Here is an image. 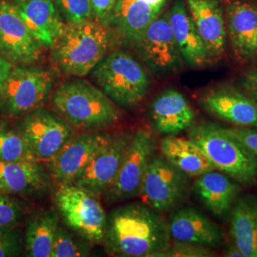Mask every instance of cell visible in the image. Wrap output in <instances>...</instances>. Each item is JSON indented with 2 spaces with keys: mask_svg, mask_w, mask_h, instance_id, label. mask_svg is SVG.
I'll use <instances>...</instances> for the list:
<instances>
[{
  "mask_svg": "<svg viewBox=\"0 0 257 257\" xmlns=\"http://www.w3.org/2000/svg\"><path fill=\"white\" fill-rule=\"evenodd\" d=\"M156 147V140L151 131L141 128L134 132L119 171L103 194L106 202H124L140 194L143 177Z\"/></svg>",
  "mask_w": 257,
  "mask_h": 257,
  "instance_id": "9",
  "label": "cell"
},
{
  "mask_svg": "<svg viewBox=\"0 0 257 257\" xmlns=\"http://www.w3.org/2000/svg\"><path fill=\"white\" fill-rule=\"evenodd\" d=\"M162 156L190 177L215 170L202 150L191 139L166 136L160 142Z\"/></svg>",
  "mask_w": 257,
  "mask_h": 257,
  "instance_id": "26",
  "label": "cell"
},
{
  "mask_svg": "<svg viewBox=\"0 0 257 257\" xmlns=\"http://www.w3.org/2000/svg\"><path fill=\"white\" fill-rule=\"evenodd\" d=\"M110 138L111 135L104 132L76 134L63 150L48 163L50 176L59 185L74 183Z\"/></svg>",
  "mask_w": 257,
  "mask_h": 257,
  "instance_id": "14",
  "label": "cell"
},
{
  "mask_svg": "<svg viewBox=\"0 0 257 257\" xmlns=\"http://www.w3.org/2000/svg\"><path fill=\"white\" fill-rule=\"evenodd\" d=\"M170 24L184 64L191 69L211 63L210 54L191 18L185 0H175L169 10Z\"/></svg>",
  "mask_w": 257,
  "mask_h": 257,
  "instance_id": "18",
  "label": "cell"
},
{
  "mask_svg": "<svg viewBox=\"0 0 257 257\" xmlns=\"http://www.w3.org/2000/svg\"><path fill=\"white\" fill-rule=\"evenodd\" d=\"M171 243L168 222L146 203L123 204L107 214L102 244L109 255L159 257Z\"/></svg>",
  "mask_w": 257,
  "mask_h": 257,
  "instance_id": "1",
  "label": "cell"
},
{
  "mask_svg": "<svg viewBox=\"0 0 257 257\" xmlns=\"http://www.w3.org/2000/svg\"><path fill=\"white\" fill-rule=\"evenodd\" d=\"M156 131L165 136H178L193 126L195 113L180 92L168 89L157 95L150 110Z\"/></svg>",
  "mask_w": 257,
  "mask_h": 257,
  "instance_id": "21",
  "label": "cell"
},
{
  "mask_svg": "<svg viewBox=\"0 0 257 257\" xmlns=\"http://www.w3.org/2000/svg\"><path fill=\"white\" fill-rule=\"evenodd\" d=\"M23 217L21 202L8 193L0 192V227L15 228Z\"/></svg>",
  "mask_w": 257,
  "mask_h": 257,
  "instance_id": "31",
  "label": "cell"
},
{
  "mask_svg": "<svg viewBox=\"0 0 257 257\" xmlns=\"http://www.w3.org/2000/svg\"><path fill=\"white\" fill-rule=\"evenodd\" d=\"M43 48L12 1H0V55L13 65H34L40 59Z\"/></svg>",
  "mask_w": 257,
  "mask_h": 257,
  "instance_id": "12",
  "label": "cell"
},
{
  "mask_svg": "<svg viewBox=\"0 0 257 257\" xmlns=\"http://www.w3.org/2000/svg\"><path fill=\"white\" fill-rule=\"evenodd\" d=\"M211 248L192 243L173 241L159 257H213Z\"/></svg>",
  "mask_w": 257,
  "mask_h": 257,
  "instance_id": "32",
  "label": "cell"
},
{
  "mask_svg": "<svg viewBox=\"0 0 257 257\" xmlns=\"http://www.w3.org/2000/svg\"><path fill=\"white\" fill-rule=\"evenodd\" d=\"M242 85L247 90H255L257 91V68L249 70L243 74Z\"/></svg>",
  "mask_w": 257,
  "mask_h": 257,
  "instance_id": "36",
  "label": "cell"
},
{
  "mask_svg": "<svg viewBox=\"0 0 257 257\" xmlns=\"http://www.w3.org/2000/svg\"><path fill=\"white\" fill-rule=\"evenodd\" d=\"M55 75L50 69L34 65H14L0 92V112L22 117L44 106L54 90Z\"/></svg>",
  "mask_w": 257,
  "mask_h": 257,
  "instance_id": "6",
  "label": "cell"
},
{
  "mask_svg": "<svg viewBox=\"0 0 257 257\" xmlns=\"http://www.w3.org/2000/svg\"><path fill=\"white\" fill-rule=\"evenodd\" d=\"M211 60H218L226 51L227 27L219 0H185Z\"/></svg>",
  "mask_w": 257,
  "mask_h": 257,
  "instance_id": "19",
  "label": "cell"
},
{
  "mask_svg": "<svg viewBox=\"0 0 257 257\" xmlns=\"http://www.w3.org/2000/svg\"><path fill=\"white\" fill-rule=\"evenodd\" d=\"M22 250V238L15 228L0 227V257L19 256Z\"/></svg>",
  "mask_w": 257,
  "mask_h": 257,
  "instance_id": "33",
  "label": "cell"
},
{
  "mask_svg": "<svg viewBox=\"0 0 257 257\" xmlns=\"http://www.w3.org/2000/svg\"><path fill=\"white\" fill-rule=\"evenodd\" d=\"M92 244L74 231L58 225L51 257H86L91 254Z\"/></svg>",
  "mask_w": 257,
  "mask_h": 257,
  "instance_id": "29",
  "label": "cell"
},
{
  "mask_svg": "<svg viewBox=\"0 0 257 257\" xmlns=\"http://www.w3.org/2000/svg\"><path fill=\"white\" fill-rule=\"evenodd\" d=\"M140 58L149 71L157 76H168L179 72L183 60L170 24L169 10L145 30L135 43Z\"/></svg>",
  "mask_w": 257,
  "mask_h": 257,
  "instance_id": "10",
  "label": "cell"
},
{
  "mask_svg": "<svg viewBox=\"0 0 257 257\" xmlns=\"http://www.w3.org/2000/svg\"><path fill=\"white\" fill-rule=\"evenodd\" d=\"M55 203L67 228L92 245L102 244L107 214L97 195L75 184H63L55 193Z\"/></svg>",
  "mask_w": 257,
  "mask_h": 257,
  "instance_id": "7",
  "label": "cell"
},
{
  "mask_svg": "<svg viewBox=\"0 0 257 257\" xmlns=\"http://www.w3.org/2000/svg\"><path fill=\"white\" fill-rule=\"evenodd\" d=\"M13 67L14 65L0 55V92L3 89V86Z\"/></svg>",
  "mask_w": 257,
  "mask_h": 257,
  "instance_id": "37",
  "label": "cell"
},
{
  "mask_svg": "<svg viewBox=\"0 0 257 257\" xmlns=\"http://www.w3.org/2000/svg\"><path fill=\"white\" fill-rule=\"evenodd\" d=\"M200 108L233 127L257 128V103L252 97L229 84H219L201 93Z\"/></svg>",
  "mask_w": 257,
  "mask_h": 257,
  "instance_id": "13",
  "label": "cell"
},
{
  "mask_svg": "<svg viewBox=\"0 0 257 257\" xmlns=\"http://www.w3.org/2000/svg\"><path fill=\"white\" fill-rule=\"evenodd\" d=\"M169 0H117L110 28H114L121 38L134 44L154 20L165 11Z\"/></svg>",
  "mask_w": 257,
  "mask_h": 257,
  "instance_id": "20",
  "label": "cell"
},
{
  "mask_svg": "<svg viewBox=\"0 0 257 257\" xmlns=\"http://www.w3.org/2000/svg\"><path fill=\"white\" fill-rule=\"evenodd\" d=\"M225 16L227 37L235 58L242 63L257 60V7L230 1Z\"/></svg>",
  "mask_w": 257,
  "mask_h": 257,
  "instance_id": "16",
  "label": "cell"
},
{
  "mask_svg": "<svg viewBox=\"0 0 257 257\" xmlns=\"http://www.w3.org/2000/svg\"><path fill=\"white\" fill-rule=\"evenodd\" d=\"M190 176L163 156H153L143 177L140 194L150 207L159 212L174 210L188 192Z\"/></svg>",
  "mask_w": 257,
  "mask_h": 257,
  "instance_id": "11",
  "label": "cell"
},
{
  "mask_svg": "<svg viewBox=\"0 0 257 257\" xmlns=\"http://www.w3.org/2000/svg\"><path fill=\"white\" fill-rule=\"evenodd\" d=\"M58 225L59 213L57 211L48 210L34 214L26 230L25 255L51 257Z\"/></svg>",
  "mask_w": 257,
  "mask_h": 257,
  "instance_id": "27",
  "label": "cell"
},
{
  "mask_svg": "<svg viewBox=\"0 0 257 257\" xmlns=\"http://www.w3.org/2000/svg\"><path fill=\"white\" fill-rule=\"evenodd\" d=\"M247 92L252 97V99L257 103V91H255V90H249V91H247Z\"/></svg>",
  "mask_w": 257,
  "mask_h": 257,
  "instance_id": "39",
  "label": "cell"
},
{
  "mask_svg": "<svg viewBox=\"0 0 257 257\" xmlns=\"http://www.w3.org/2000/svg\"><path fill=\"white\" fill-rule=\"evenodd\" d=\"M52 106L76 131L103 132L122 119L119 107L99 88L81 78L60 84L53 94Z\"/></svg>",
  "mask_w": 257,
  "mask_h": 257,
  "instance_id": "2",
  "label": "cell"
},
{
  "mask_svg": "<svg viewBox=\"0 0 257 257\" xmlns=\"http://www.w3.org/2000/svg\"><path fill=\"white\" fill-rule=\"evenodd\" d=\"M188 138L202 150L215 170L246 186L257 183V157L227 128L200 123L188 128Z\"/></svg>",
  "mask_w": 257,
  "mask_h": 257,
  "instance_id": "4",
  "label": "cell"
},
{
  "mask_svg": "<svg viewBox=\"0 0 257 257\" xmlns=\"http://www.w3.org/2000/svg\"><path fill=\"white\" fill-rule=\"evenodd\" d=\"M117 0H91L93 20L110 28V22Z\"/></svg>",
  "mask_w": 257,
  "mask_h": 257,
  "instance_id": "34",
  "label": "cell"
},
{
  "mask_svg": "<svg viewBox=\"0 0 257 257\" xmlns=\"http://www.w3.org/2000/svg\"><path fill=\"white\" fill-rule=\"evenodd\" d=\"M16 128L39 162L49 163L74 138L73 128L55 110L41 107L23 115Z\"/></svg>",
  "mask_w": 257,
  "mask_h": 257,
  "instance_id": "8",
  "label": "cell"
},
{
  "mask_svg": "<svg viewBox=\"0 0 257 257\" xmlns=\"http://www.w3.org/2000/svg\"><path fill=\"white\" fill-rule=\"evenodd\" d=\"M12 3L42 46H53L65 26L55 0H12Z\"/></svg>",
  "mask_w": 257,
  "mask_h": 257,
  "instance_id": "22",
  "label": "cell"
},
{
  "mask_svg": "<svg viewBox=\"0 0 257 257\" xmlns=\"http://www.w3.org/2000/svg\"><path fill=\"white\" fill-rule=\"evenodd\" d=\"M90 74L94 85L125 109L143 101L152 84L145 67L134 55L121 50L105 55Z\"/></svg>",
  "mask_w": 257,
  "mask_h": 257,
  "instance_id": "5",
  "label": "cell"
},
{
  "mask_svg": "<svg viewBox=\"0 0 257 257\" xmlns=\"http://www.w3.org/2000/svg\"><path fill=\"white\" fill-rule=\"evenodd\" d=\"M57 10L67 23L92 19L91 0H55Z\"/></svg>",
  "mask_w": 257,
  "mask_h": 257,
  "instance_id": "30",
  "label": "cell"
},
{
  "mask_svg": "<svg viewBox=\"0 0 257 257\" xmlns=\"http://www.w3.org/2000/svg\"><path fill=\"white\" fill-rule=\"evenodd\" d=\"M238 182L220 171L212 170L196 177L193 193L203 206L216 217H224L238 197Z\"/></svg>",
  "mask_w": 257,
  "mask_h": 257,
  "instance_id": "23",
  "label": "cell"
},
{
  "mask_svg": "<svg viewBox=\"0 0 257 257\" xmlns=\"http://www.w3.org/2000/svg\"><path fill=\"white\" fill-rule=\"evenodd\" d=\"M50 175L40 163L0 160V192L11 195H28L45 192Z\"/></svg>",
  "mask_w": 257,
  "mask_h": 257,
  "instance_id": "24",
  "label": "cell"
},
{
  "mask_svg": "<svg viewBox=\"0 0 257 257\" xmlns=\"http://www.w3.org/2000/svg\"><path fill=\"white\" fill-rule=\"evenodd\" d=\"M110 28L90 19L65 23L61 35L51 47L52 58L62 74L85 76L110 52Z\"/></svg>",
  "mask_w": 257,
  "mask_h": 257,
  "instance_id": "3",
  "label": "cell"
},
{
  "mask_svg": "<svg viewBox=\"0 0 257 257\" xmlns=\"http://www.w3.org/2000/svg\"><path fill=\"white\" fill-rule=\"evenodd\" d=\"M133 134L124 131L111 135L107 144L94 156L81 175L73 184L97 196L104 194L119 171Z\"/></svg>",
  "mask_w": 257,
  "mask_h": 257,
  "instance_id": "15",
  "label": "cell"
},
{
  "mask_svg": "<svg viewBox=\"0 0 257 257\" xmlns=\"http://www.w3.org/2000/svg\"><path fill=\"white\" fill-rule=\"evenodd\" d=\"M167 222L172 241L209 248L220 247L223 244L224 232L220 227L193 207L175 210Z\"/></svg>",
  "mask_w": 257,
  "mask_h": 257,
  "instance_id": "17",
  "label": "cell"
},
{
  "mask_svg": "<svg viewBox=\"0 0 257 257\" xmlns=\"http://www.w3.org/2000/svg\"><path fill=\"white\" fill-rule=\"evenodd\" d=\"M0 160L10 162L40 163L17 128L0 121Z\"/></svg>",
  "mask_w": 257,
  "mask_h": 257,
  "instance_id": "28",
  "label": "cell"
},
{
  "mask_svg": "<svg viewBox=\"0 0 257 257\" xmlns=\"http://www.w3.org/2000/svg\"><path fill=\"white\" fill-rule=\"evenodd\" d=\"M230 234L244 257H257V196H238L230 211Z\"/></svg>",
  "mask_w": 257,
  "mask_h": 257,
  "instance_id": "25",
  "label": "cell"
},
{
  "mask_svg": "<svg viewBox=\"0 0 257 257\" xmlns=\"http://www.w3.org/2000/svg\"><path fill=\"white\" fill-rule=\"evenodd\" d=\"M224 256L226 257H244L243 254L241 253V251L239 250L237 246L230 241L228 243V245L226 246V248L224 250Z\"/></svg>",
  "mask_w": 257,
  "mask_h": 257,
  "instance_id": "38",
  "label": "cell"
},
{
  "mask_svg": "<svg viewBox=\"0 0 257 257\" xmlns=\"http://www.w3.org/2000/svg\"><path fill=\"white\" fill-rule=\"evenodd\" d=\"M227 130L257 157V128L231 127Z\"/></svg>",
  "mask_w": 257,
  "mask_h": 257,
  "instance_id": "35",
  "label": "cell"
}]
</instances>
